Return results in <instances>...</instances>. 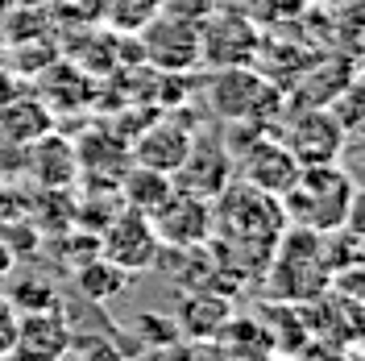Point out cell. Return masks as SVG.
<instances>
[{
	"label": "cell",
	"mask_w": 365,
	"mask_h": 361,
	"mask_svg": "<svg viewBox=\"0 0 365 361\" xmlns=\"http://www.w3.org/2000/svg\"><path fill=\"white\" fill-rule=\"evenodd\" d=\"M158 253H162V241L145 212L116 208L113 216H108V225L100 228V258L113 262L116 270H125L129 278L150 270L158 262Z\"/></svg>",
	"instance_id": "obj_3"
},
{
	"label": "cell",
	"mask_w": 365,
	"mask_h": 361,
	"mask_svg": "<svg viewBox=\"0 0 365 361\" xmlns=\"http://www.w3.org/2000/svg\"><path fill=\"white\" fill-rule=\"evenodd\" d=\"M0 191H4V175H0Z\"/></svg>",
	"instance_id": "obj_24"
},
{
	"label": "cell",
	"mask_w": 365,
	"mask_h": 361,
	"mask_svg": "<svg viewBox=\"0 0 365 361\" xmlns=\"http://www.w3.org/2000/svg\"><path fill=\"white\" fill-rule=\"evenodd\" d=\"M21 91H25L21 75H17L13 67H0V108H4V104H13Z\"/></svg>",
	"instance_id": "obj_21"
},
{
	"label": "cell",
	"mask_w": 365,
	"mask_h": 361,
	"mask_svg": "<svg viewBox=\"0 0 365 361\" xmlns=\"http://www.w3.org/2000/svg\"><path fill=\"white\" fill-rule=\"evenodd\" d=\"M274 100L270 83L245 67H225L212 79V108L228 121H262Z\"/></svg>",
	"instance_id": "obj_9"
},
{
	"label": "cell",
	"mask_w": 365,
	"mask_h": 361,
	"mask_svg": "<svg viewBox=\"0 0 365 361\" xmlns=\"http://www.w3.org/2000/svg\"><path fill=\"white\" fill-rule=\"evenodd\" d=\"M150 225H154L162 245L200 249V245H207V237H212V203L175 187V191L150 212Z\"/></svg>",
	"instance_id": "obj_5"
},
{
	"label": "cell",
	"mask_w": 365,
	"mask_h": 361,
	"mask_svg": "<svg viewBox=\"0 0 365 361\" xmlns=\"http://www.w3.org/2000/svg\"><path fill=\"white\" fill-rule=\"evenodd\" d=\"M141 59L162 75H182L200 63V25L158 13L150 17V25L141 29Z\"/></svg>",
	"instance_id": "obj_4"
},
{
	"label": "cell",
	"mask_w": 365,
	"mask_h": 361,
	"mask_svg": "<svg viewBox=\"0 0 365 361\" xmlns=\"http://www.w3.org/2000/svg\"><path fill=\"white\" fill-rule=\"evenodd\" d=\"M4 54H9V29L0 21V67H4Z\"/></svg>",
	"instance_id": "obj_23"
},
{
	"label": "cell",
	"mask_w": 365,
	"mask_h": 361,
	"mask_svg": "<svg viewBox=\"0 0 365 361\" xmlns=\"http://www.w3.org/2000/svg\"><path fill=\"white\" fill-rule=\"evenodd\" d=\"M13 270H17V258H13V249L4 245V237H0V278L13 274Z\"/></svg>",
	"instance_id": "obj_22"
},
{
	"label": "cell",
	"mask_w": 365,
	"mask_h": 361,
	"mask_svg": "<svg viewBox=\"0 0 365 361\" xmlns=\"http://www.w3.org/2000/svg\"><path fill=\"white\" fill-rule=\"evenodd\" d=\"M71 278H75L79 295H83V299H91V303H108V299H116V295L129 287V274L116 270L113 262H104L100 253H96V258H88L83 266H75V270H71Z\"/></svg>",
	"instance_id": "obj_16"
},
{
	"label": "cell",
	"mask_w": 365,
	"mask_h": 361,
	"mask_svg": "<svg viewBox=\"0 0 365 361\" xmlns=\"http://www.w3.org/2000/svg\"><path fill=\"white\" fill-rule=\"evenodd\" d=\"M75 328L58 307L50 312H25L17 316V340H13V357L9 361H58L67 353Z\"/></svg>",
	"instance_id": "obj_12"
},
{
	"label": "cell",
	"mask_w": 365,
	"mask_h": 361,
	"mask_svg": "<svg viewBox=\"0 0 365 361\" xmlns=\"http://www.w3.org/2000/svg\"><path fill=\"white\" fill-rule=\"evenodd\" d=\"M287 228L282 203L257 191L250 183H228L225 191L212 200V233H220L225 241L237 245H257V249H274L278 237Z\"/></svg>",
	"instance_id": "obj_2"
},
{
	"label": "cell",
	"mask_w": 365,
	"mask_h": 361,
	"mask_svg": "<svg viewBox=\"0 0 365 361\" xmlns=\"http://www.w3.org/2000/svg\"><path fill=\"white\" fill-rule=\"evenodd\" d=\"M170 191H175L170 175L150 171V166H137V162H129V166L120 171V179H116V195H120V203L133 208V212H145V216H150Z\"/></svg>",
	"instance_id": "obj_15"
},
{
	"label": "cell",
	"mask_w": 365,
	"mask_h": 361,
	"mask_svg": "<svg viewBox=\"0 0 365 361\" xmlns=\"http://www.w3.org/2000/svg\"><path fill=\"white\" fill-rule=\"evenodd\" d=\"M58 361H125V353L108 337H71L67 353Z\"/></svg>",
	"instance_id": "obj_19"
},
{
	"label": "cell",
	"mask_w": 365,
	"mask_h": 361,
	"mask_svg": "<svg viewBox=\"0 0 365 361\" xmlns=\"http://www.w3.org/2000/svg\"><path fill=\"white\" fill-rule=\"evenodd\" d=\"M25 175L38 183L42 191H67L71 183L79 179V154L67 137H58L54 129L46 137H38L34 146H25Z\"/></svg>",
	"instance_id": "obj_13"
},
{
	"label": "cell",
	"mask_w": 365,
	"mask_h": 361,
	"mask_svg": "<svg viewBox=\"0 0 365 361\" xmlns=\"http://www.w3.org/2000/svg\"><path fill=\"white\" fill-rule=\"evenodd\" d=\"M179 324L191 332V337H216L220 328L228 324V303L220 295H187L179 307Z\"/></svg>",
	"instance_id": "obj_17"
},
{
	"label": "cell",
	"mask_w": 365,
	"mask_h": 361,
	"mask_svg": "<svg viewBox=\"0 0 365 361\" xmlns=\"http://www.w3.org/2000/svg\"><path fill=\"white\" fill-rule=\"evenodd\" d=\"M13 340H17V312L9 307V299H0V361L13 357Z\"/></svg>",
	"instance_id": "obj_20"
},
{
	"label": "cell",
	"mask_w": 365,
	"mask_h": 361,
	"mask_svg": "<svg viewBox=\"0 0 365 361\" xmlns=\"http://www.w3.org/2000/svg\"><path fill=\"white\" fill-rule=\"evenodd\" d=\"M232 154H228L220 141H207V137H195L191 141V150H187V158L182 166L170 175V183L187 191V195H200V200H216L220 191H225L228 183H232Z\"/></svg>",
	"instance_id": "obj_7"
},
{
	"label": "cell",
	"mask_w": 365,
	"mask_h": 361,
	"mask_svg": "<svg viewBox=\"0 0 365 361\" xmlns=\"http://www.w3.org/2000/svg\"><path fill=\"white\" fill-rule=\"evenodd\" d=\"M191 125H182L179 116H162V121H150L141 133L129 141V162L137 166H150V171H162V175H175L191 150Z\"/></svg>",
	"instance_id": "obj_10"
},
{
	"label": "cell",
	"mask_w": 365,
	"mask_h": 361,
	"mask_svg": "<svg viewBox=\"0 0 365 361\" xmlns=\"http://www.w3.org/2000/svg\"><path fill=\"white\" fill-rule=\"evenodd\" d=\"M4 299H9V307L17 316H25V312H50V307H58V287L50 278H17Z\"/></svg>",
	"instance_id": "obj_18"
},
{
	"label": "cell",
	"mask_w": 365,
	"mask_h": 361,
	"mask_svg": "<svg viewBox=\"0 0 365 361\" xmlns=\"http://www.w3.org/2000/svg\"><path fill=\"white\" fill-rule=\"evenodd\" d=\"M232 171H241L250 187L266 191V195H274V200H282V195L291 191V183L299 179L303 166L291 158V150H287L278 137H257L253 146H245L241 162H232Z\"/></svg>",
	"instance_id": "obj_11"
},
{
	"label": "cell",
	"mask_w": 365,
	"mask_h": 361,
	"mask_svg": "<svg viewBox=\"0 0 365 361\" xmlns=\"http://www.w3.org/2000/svg\"><path fill=\"white\" fill-rule=\"evenodd\" d=\"M50 129H54V113L34 91H21L13 104L0 108V150H25L38 137H46Z\"/></svg>",
	"instance_id": "obj_14"
},
{
	"label": "cell",
	"mask_w": 365,
	"mask_h": 361,
	"mask_svg": "<svg viewBox=\"0 0 365 361\" xmlns=\"http://www.w3.org/2000/svg\"><path fill=\"white\" fill-rule=\"evenodd\" d=\"M282 216L307 233H336L349 225V212L357 203V183L336 162L328 166H303L291 191L282 195Z\"/></svg>",
	"instance_id": "obj_1"
},
{
	"label": "cell",
	"mask_w": 365,
	"mask_h": 361,
	"mask_svg": "<svg viewBox=\"0 0 365 361\" xmlns=\"http://www.w3.org/2000/svg\"><path fill=\"white\" fill-rule=\"evenodd\" d=\"M278 141L291 150V158L299 166H328L336 162L341 146L349 141V133L341 129V121L332 113H319V108H307L287 121V129L278 133Z\"/></svg>",
	"instance_id": "obj_6"
},
{
	"label": "cell",
	"mask_w": 365,
	"mask_h": 361,
	"mask_svg": "<svg viewBox=\"0 0 365 361\" xmlns=\"http://www.w3.org/2000/svg\"><path fill=\"white\" fill-rule=\"evenodd\" d=\"M257 34L241 13H207L200 21V63H212L216 71L225 67H245L253 59Z\"/></svg>",
	"instance_id": "obj_8"
}]
</instances>
